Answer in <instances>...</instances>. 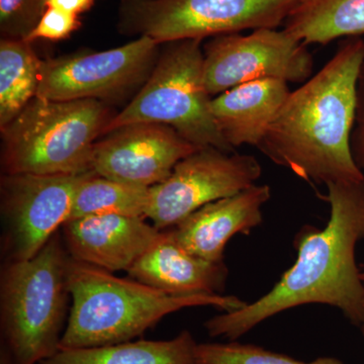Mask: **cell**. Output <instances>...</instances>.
<instances>
[{"label": "cell", "instance_id": "cell-13", "mask_svg": "<svg viewBox=\"0 0 364 364\" xmlns=\"http://www.w3.org/2000/svg\"><path fill=\"white\" fill-rule=\"evenodd\" d=\"M61 233L72 259L114 273L128 272L161 231L144 218L102 215L67 221Z\"/></svg>", "mask_w": 364, "mask_h": 364}, {"label": "cell", "instance_id": "cell-21", "mask_svg": "<svg viewBox=\"0 0 364 364\" xmlns=\"http://www.w3.org/2000/svg\"><path fill=\"white\" fill-rule=\"evenodd\" d=\"M196 359L198 364H345L331 356L306 363L258 345L241 343L238 340L198 343Z\"/></svg>", "mask_w": 364, "mask_h": 364}, {"label": "cell", "instance_id": "cell-28", "mask_svg": "<svg viewBox=\"0 0 364 364\" xmlns=\"http://www.w3.org/2000/svg\"><path fill=\"white\" fill-rule=\"evenodd\" d=\"M361 279H363L364 282V265H363V270H361Z\"/></svg>", "mask_w": 364, "mask_h": 364}, {"label": "cell", "instance_id": "cell-15", "mask_svg": "<svg viewBox=\"0 0 364 364\" xmlns=\"http://www.w3.org/2000/svg\"><path fill=\"white\" fill-rule=\"evenodd\" d=\"M129 277L170 296L223 294L229 269L189 253L176 241L172 230H163L158 240L127 272Z\"/></svg>", "mask_w": 364, "mask_h": 364}, {"label": "cell", "instance_id": "cell-10", "mask_svg": "<svg viewBox=\"0 0 364 364\" xmlns=\"http://www.w3.org/2000/svg\"><path fill=\"white\" fill-rule=\"evenodd\" d=\"M80 176L2 174L0 178L1 254L4 261L37 255L68 221Z\"/></svg>", "mask_w": 364, "mask_h": 364}, {"label": "cell", "instance_id": "cell-8", "mask_svg": "<svg viewBox=\"0 0 364 364\" xmlns=\"http://www.w3.org/2000/svg\"><path fill=\"white\" fill-rule=\"evenodd\" d=\"M149 37L102 52H81L42 61L37 97L95 100L109 105L136 93L149 78L160 47Z\"/></svg>", "mask_w": 364, "mask_h": 364}, {"label": "cell", "instance_id": "cell-2", "mask_svg": "<svg viewBox=\"0 0 364 364\" xmlns=\"http://www.w3.org/2000/svg\"><path fill=\"white\" fill-rule=\"evenodd\" d=\"M363 62L364 40L341 41L324 67L291 91L258 149L306 181L363 182L351 151Z\"/></svg>", "mask_w": 364, "mask_h": 364}, {"label": "cell", "instance_id": "cell-25", "mask_svg": "<svg viewBox=\"0 0 364 364\" xmlns=\"http://www.w3.org/2000/svg\"><path fill=\"white\" fill-rule=\"evenodd\" d=\"M95 1V0H48L47 6L79 16L88 11Z\"/></svg>", "mask_w": 364, "mask_h": 364}, {"label": "cell", "instance_id": "cell-6", "mask_svg": "<svg viewBox=\"0 0 364 364\" xmlns=\"http://www.w3.org/2000/svg\"><path fill=\"white\" fill-rule=\"evenodd\" d=\"M203 41L163 44L165 47L149 78L112 119L105 134L124 124H162L171 127L196 147L234 153L210 112L212 97L203 77Z\"/></svg>", "mask_w": 364, "mask_h": 364}, {"label": "cell", "instance_id": "cell-1", "mask_svg": "<svg viewBox=\"0 0 364 364\" xmlns=\"http://www.w3.org/2000/svg\"><path fill=\"white\" fill-rule=\"evenodd\" d=\"M330 218L294 237L296 260L264 296L205 323L212 338L235 341L277 314L318 304L338 309L355 327L364 321V282L356 246L364 239V181L327 184Z\"/></svg>", "mask_w": 364, "mask_h": 364}, {"label": "cell", "instance_id": "cell-17", "mask_svg": "<svg viewBox=\"0 0 364 364\" xmlns=\"http://www.w3.org/2000/svg\"><path fill=\"white\" fill-rule=\"evenodd\" d=\"M193 333L169 340H136L90 348L60 349L39 364H198Z\"/></svg>", "mask_w": 364, "mask_h": 364}, {"label": "cell", "instance_id": "cell-22", "mask_svg": "<svg viewBox=\"0 0 364 364\" xmlns=\"http://www.w3.org/2000/svg\"><path fill=\"white\" fill-rule=\"evenodd\" d=\"M48 0H0L1 39L30 40L46 9Z\"/></svg>", "mask_w": 364, "mask_h": 364}, {"label": "cell", "instance_id": "cell-4", "mask_svg": "<svg viewBox=\"0 0 364 364\" xmlns=\"http://www.w3.org/2000/svg\"><path fill=\"white\" fill-rule=\"evenodd\" d=\"M70 260L60 230L31 259L2 264L0 353L9 364H39L60 350L70 312Z\"/></svg>", "mask_w": 364, "mask_h": 364}, {"label": "cell", "instance_id": "cell-20", "mask_svg": "<svg viewBox=\"0 0 364 364\" xmlns=\"http://www.w3.org/2000/svg\"><path fill=\"white\" fill-rule=\"evenodd\" d=\"M149 189L98 176L93 172L79 186L68 221L102 215H128L146 219Z\"/></svg>", "mask_w": 364, "mask_h": 364}, {"label": "cell", "instance_id": "cell-23", "mask_svg": "<svg viewBox=\"0 0 364 364\" xmlns=\"http://www.w3.org/2000/svg\"><path fill=\"white\" fill-rule=\"evenodd\" d=\"M81 23L79 16L66 13L61 9L48 7L37 28L30 37V42L36 40L62 41L70 37L78 30Z\"/></svg>", "mask_w": 364, "mask_h": 364}, {"label": "cell", "instance_id": "cell-24", "mask_svg": "<svg viewBox=\"0 0 364 364\" xmlns=\"http://www.w3.org/2000/svg\"><path fill=\"white\" fill-rule=\"evenodd\" d=\"M355 123L351 134V151L354 161L364 173V62L359 72Z\"/></svg>", "mask_w": 364, "mask_h": 364}, {"label": "cell", "instance_id": "cell-26", "mask_svg": "<svg viewBox=\"0 0 364 364\" xmlns=\"http://www.w3.org/2000/svg\"><path fill=\"white\" fill-rule=\"evenodd\" d=\"M0 364H9V361L7 360V358L4 354H0Z\"/></svg>", "mask_w": 364, "mask_h": 364}, {"label": "cell", "instance_id": "cell-16", "mask_svg": "<svg viewBox=\"0 0 364 364\" xmlns=\"http://www.w3.org/2000/svg\"><path fill=\"white\" fill-rule=\"evenodd\" d=\"M287 85L279 79H260L212 97L210 112L232 148L260 145L291 93Z\"/></svg>", "mask_w": 364, "mask_h": 364}, {"label": "cell", "instance_id": "cell-11", "mask_svg": "<svg viewBox=\"0 0 364 364\" xmlns=\"http://www.w3.org/2000/svg\"><path fill=\"white\" fill-rule=\"evenodd\" d=\"M261 174L252 155L200 148L182 159L166 181L150 188L146 218L159 231L170 229L203 205L254 186Z\"/></svg>", "mask_w": 364, "mask_h": 364}, {"label": "cell", "instance_id": "cell-7", "mask_svg": "<svg viewBox=\"0 0 364 364\" xmlns=\"http://www.w3.org/2000/svg\"><path fill=\"white\" fill-rule=\"evenodd\" d=\"M296 0H121L117 31L163 45L284 25Z\"/></svg>", "mask_w": 364, "mask_h": 364}, {"label": "cell", "instance_id": "cell-27", "mask_svg": "<svg viewBox=\"0 0 364 364\" xmlns=\"http://www.w3.org/2000/svg\"><path fill=\"white\" fill-rule=\"evenodd\" d=\"M359 330H360L361 335H363V338H364V321H363V324H361L360 327H359Z\"/></svg>", "mask_w": 364, "mask_h": 364}, {"label": "cell", "instance_id": "cell-12", "mask_svg": "<svg viewBox=\"0 0 364 364\" xmlns=\"http://www.w3.org/2000/svg\"><path fill=\"white\" fill-rule=\"evenodd\" d=\"M198 149L166 124H124L95 144L91 171L112 181L152 188L166 181L182 159Z\"/></svg>", "mask_w": 364, "mask_h": 364}, {"label": "cell", "instance_id": "cell-18", "mask_svg": "<svg viewBox=\"0 0 364 364\" xmlns=\"http://www.w3.org/2000/svg\"><path fill=\"white\" fill-rule=\"evenodd\" d=\"M284 30L306 46L364 33V0H296Z\"/></svg>", "mask_w": 364, "mask_h": 364}, {"label": "cell", "instance_id": "cell-5", "mask_svg": "<svg viewBox=\"0 0 364 364\" xmlns=\"http://www.w3.org/2000/svg\"><path fill=\"white\" fill-rule=\"evenodd\" d=\"M117 114L95 100L33 97L1 130L4 174L80 176Z\"/></svg>", "mask_w": 364, "mask_h": 364}, {"label": "cell", "instance_id": "cell-3", "mask_svg": "<svg viewBox=\"0 0 364 364\" xmlns=\"http://www.w3.org/2000/svg\"><path fill=\"white\" fill-rule=\"evenodd\" d=\"M72 305L60 349L90 348L132 341L169 314L193 306L232 312L246 301L225 294L176 296L133 279L70 260Z\"/></svg>", "mask_w": 364, "mask_h": 364}, {"label": "cell", "instance_id": "cell-19", "mask_svg": "<svg viewBox=\"0 0 364 364\" xmlns=\"http://www.w3.org/2000/svg\"><path fill=\"white\" fill-rule=\"evenodd\" d=\"M30 41H0V129L37 97L42 60Z\"/></svg>", "mask_w": 364, "mask_h": 364}, {"label": "cell", "instance_id": "cell-9", "mask_svg": "<svg viewBox=\"0 0 364 364\" xmlns=\"http://www.w3.org/2000/svg\"><path fill=\"white\" fill-rule=\"evenodd\" d=\"M203 50V77L210 97L260 79L301 83L312 77L313 55L286 30L215 36Z\"/></svg>", "mask_w": 364, "mask_h": 364}, {"label": "cell", "instance_id": "cell-14", "mask_svg": "<svg viewBox=\"0 0 364 364\" xmlns=\"http://www.w3.org/2000/svg\"><path fill=\"white\" fill-rule=\"evenodd\" d=\"M270 198L269 186L254 184L236 195L203 205L170 229L189 253L213 262H224L228 242L235 235L250 234L262 224V208Z\"/></svg>", "mask_w": 364, "mask_h": 364}]
</instances>
